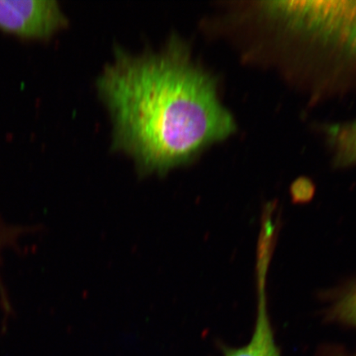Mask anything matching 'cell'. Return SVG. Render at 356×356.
<instances>
[{
    "label": "cell",
    "instance_id": "obj_1",
    "mask_svg": "<svg viewBox=\"0 0 356 356\" xmlns=\"http://www.w3.org/2000/svg\"><path fill=\"white\" fill-rule=\"evenodd\" d=\"M97 81L113 126L115 149L135 159L140 172L184 165L235 131L216 80L172 38L161 51H115Z\"/></svg>",
    "mask_w": 356,
    "mask_h": 356
},
{
    "label": "cell",
    "instance_id": "obj_2",
    "mask_svg": "<svg viewBox=\"0 0 356 356\" xmlns=\"http://www.w3.org/2000/svg\"><path fill=\"white\" fill-rule=\"evenodd\" d=\"M261 10L292 34L356 57V2H264Z\"/></svg>",
    "mask_w": 356,
    "mask_h": 356
},
{
    "label": "cell",
    "instance_id": "obj_3",
    "mask_svg": "<svg viewBox=\"0 0 356 356\" xmlns=\"http://www.w3.org/2000/svg\"><path fill=\"white\" fill-rule=\"evenodd\" d=\"M67 19L55 0H0V29L26 38H47Z\"/></svg>",
    "mask_w": 356,
    "mask_h": 356
},
{
    "label": "cell",
    "instance_id": "obj_4",
    "mask_svg": "<svg viewBox=\"0 0 356 356\" xmlns=\"http://www.w3.org/2000/svg\"><path fill=\"white\" fill-rule=\"evenodd\" d=\"M270 258L258 257V311L254 333L249 343L225 350V356H280L266 308V280Z\"/></svg>",
    "mask_w": 356,
    "mask_h": 356
},
{
    "label": "cell",
    "instance_id": "obj_5",
    "mask_svg": "<svg viewBox=\"0 0 356 356\" xmlns=\"http://www.w3.org/2000/svg\"><path fill=\"white\" fill-rule=\"evenodd\" d=\"M327 135L337 163L342 166L356 164V122L332 126Z\"/></svg>",
    "mask_w": 356,
    "mask_h": 356
},
{
    "label": "cell",
    "instance_id": "obj_6",
    "mask_svg": "<svg viewBox=\"0 0 356 356\" xmlns=\"http://www.w3.org/2000/svg\"><path fill=\"white\" fill-rule=\"evenodd\" d=\"M333 317L356 327V284L337 301L332 310Z\"/></svg>",
    "mask_w": 356,
    "mask_h": 356
}]
</instances>
